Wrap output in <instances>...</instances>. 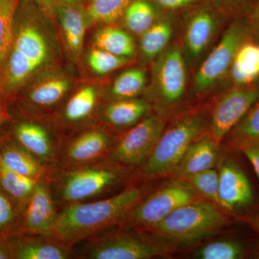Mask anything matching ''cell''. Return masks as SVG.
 <instances>
[{
	"label": "cell",
	"mask_w": 259,
	"mask_h": 259,
	"mask_svg": "<svg viewBox=\"0 0 259 259\" xmlns=\"http://www.w3.org/2000/svg\"><path fill=\"white\" fill-rule=\"evenodd\" d=\"M228 222L226 214L215 205L194 199L175 209L151 230L172 240L191 241L212 234Z\"/></svg>",
	"instance_id": "5b68a950"
},
{
	"label": "cell",
	"mask_w": 259,
	"mask_h": 259,
	"mask_svg": "<svg viewBox=\"0 0 259 259\" xmlns=\"http://www.w3.org/2000/svg\"><path fill=\"white\" fill-rule=\"evenodd\" d=\"M158 7L168 10L186 8L197 3L199 0H151Z\"/></svg>",
	"instance_id": "74e56055"
},
{
	"label": "cell",
	"mask_w": 259,
	"mask_h": 259,
	"mask_svg": "<svg viewBox=\"0 0 259 259\" xmlns=\"http://www.w3.org/2000/svg\"><path fill=\"white\" fill-rule=\"evenodd\" d=\"M36 3L42 13L49 18L55 14V0H32Z\"/></svg>",
	"instance_id": "f35d334b"
},
{
	"label": "cell",
	"mask_w": 259,
	"mask_h": 259,
	"mask_svg": "<svg viewBox=\"0 0 259 259\" xmlns=\"http://www.w3.org/2000/svg\"><path fill=\"white\" fill-rule=\"evenodd\" d=\"M145 196L144 187H131L108 198L65 206L58 211L53 236L74 247L122 223Z\"/></svg>",
	"instance_id": "7a4b0ae2"
},
{
	"label": "cell",
	"mask_w": 259,
	"mask_h": 259,
	"mask_svg": "<svg viewBox=\"0 0 259 259\" xmlns=\"http://www.w3.org/2000/svg\"><path fill=\"white\" fill-rule=\"evenodd\" d=\"M148 105L144 100L122 99L109 104L103 112L107 125L115 129L131 128L146 115Z\"/></svg>",
	"instance_id": "44dd1931"
},
{
	"label": "cell",
	"mask_w": 259,
	"mask_h": 259,
	"mask_svg": "<svg viewBox=\"0 0 259 259\" xmlns=\"http://www.w3.org/2000/svg\"><path fill=\"white\" fill-rule=\"evenodd\" d=\"M97 93L95 88L84 87L73 95L66 103L63 117L70 124L79 123L92 115L96 107Z\"/></svg>",
	"instance_id": "f1b7e54d"
},
{
	"label": "cell",
	"mask_w": 259,
	"mask_h": 259,
	"mask_svg": "<svg viewBox=\"0 0 259 259\" xmlns=\"http://www.w3.org/2000/svg\"><path fill=\"white\" fill-rule=\"evenodd\" d=\"M217 28V18L211 10L199 9L191 15L185 30V45L191 57H198L203 53Z\"/></svg>",
	"instance_id": "ffe728a7"
},
{
	"label": "cell",
	"mask_w": 259,
	"mask_h": 259,
	"mask_svg": "<svg viewBox=\"0 0 259 259\" xmlns=\"http://www.w3.org/2000/svg\"><path fill=\"white\" fill-rule=\"evenodd\" d=\"M194 189L212 202L218 203V193L219 185V175L211 169L198 172L186 178L185 180Z\"/></svg>",
	"instance_id": "d590c367"
},
{
	"label": "cell",
	"mask_w": 259,
	"mask_h": 259,
	"mask_svg": "<svg viewBox=\"0 0 259 259\" xmlns=\"http://www.w3.org/2000/svg\"><path fill=\"white\" fill-rule=\"evenodd\" d=\"M38 181L12 171L0 161V188L22 208L25 207Z\"/></svg>",
	"instance_id": "4316f807"
},
{
	"label": "cell",
	"mask_w": 259,
	"mask_h": 259,
	"mask_svg": "<svg viewBox=\"0 0 259 259\" xmlns=\"http://www.w3.org/2000/svg\"></svg>",
	"instance_id": "f6af8a7d"
},
{
	"label": "cell",
	"mask_w": 259,
	"mask_h": 259,
	"mask_svg": "<svg viewBox=\"0 0 259 259\" xmlns=\"http://www.w3.org/2000/svg\"><path fill=\"white\" fill-rule=\"evenodd\" d=\"M218 143L209 134L194 141L184 154L172 173L185 180L198 172L211 169L218 159Z\"/></svg>",
	"instance_id": "ac0fdd59"
},
{
	"label": "cell",
	"mask_w": 259,
	"mask_h": 259,
	"mask_svg": "<svg viewBox=\"0 0 259 259\" xmlns=\"http://www.w3.org/2000/svg\"><path fill=\"white\" fill-rule=\"evenodd\" d=\"M21 206L0 188V239H9L20 229Z\"/></svg>",
	"instance_id": "836d02e7"
},
{
	"label": "cell",
	"mask_w": 259,
	"mask_h": 259,
	"mask_svg": "<svg viewBox=\"0 0 259 259\" xmlns=\"http://www.w3.org/2000/svg\"><path fill=\"white\" fill-rule=\"evenodd\" d=\"M255 25H256L257 30H258L259 32V4L257 6L255 12Z\"/></svg>",
	"instance_id": "7bdbcfd3"
},
{
	"label": "cell",
	"mask_w": 259,
	"mask_h": 259,
	"mask_svg": "<svg viewBox=\"0 0 259 259\" xmlns=\"http://www.w3.org/2000/svg\"><path fill=\"white\" fill-rule=\"evenodd\" d=\"M157 5L151 0H132L122 18L130 31L142 35L157 21Z\"/></svg>",
	"instance_id": "d4e9b609"
},
{
	"label": "cell",
	"mask_w": 259,
	"mask_h": 259,
	"mask_svg": "<svg viewBox=\"0 0 259 259\" xmlns=\"http://www.w3.org/2000/svg\"><path fill=\"white\" fill-rule=\"evenodd\" d=\"M248 160L259 180V144L249 145L239 150Z\"/></svg>",
	"instance_id": "8d00e7d4"
},
{
	"label": "cell",
	"mask_w": 259,
	"mask_h": 259,
	"mask_svg": "<svg viewBox=\"0 0 259 259\" xmlns=\"http://www.w3.org/2000/svg\"><path fill=\"white\" fill-rule=\"evenodd\" d=\"M12 139L16 141L37 159L57 169L61 142L41 124L21 121L15 124Z\"/></svg>",
	"instance_id": "9a60e30c"
},
{
	"label": "cell",
	"mask_w": 259,
	"mask_h": 259,
	"mask_svg": "<svg viewBox=\"0 0 259 259\" xmlns=\"http://www.w3.org/2000/svg\"><path fill=\"white\" fill-rule=\"evenodd\" d=\"M0 259H13V253L8 239H0Z\"/></svg>",
	"instance_id": "ab89813d"
},
{
	"label": "cell",
	"mask_w": 259,
	"mask_h": 259,
	"mask_svg": "<svg viewBox=\"0 0 259 259\" xmlns=\"http://www.w3.org/2000/svg\"><path fill=\"white\" fill-rule=\"evenodd\" d=\"M146 74L144 70L131 69L116 78L111 88L112 96L118 100L135 98L144 90Z\"/></svg>",
	"instance_id": "d6a6232c"
},
{
	"label": "cell",
	"mask_w": 259,
	"mask_h": 259,
	"mask_svg": "<svg viewBox=\"0 0 259 259\" xmlns=\"http://www.w3.org/2000/svg\"><path fill=\"white\" fill-rule=\"evenodd\" d=\"M38 9L32 0H21L17 10L13 44L0 78L4 106L50 59L47 38L35 24Z\"/></svg>",
	"instance_id": "6da1fadb"
},
{
	"label": "cell",
	"mask_w": 259,
	"mask_h": 259,
	"mask_svg": "<svg viewBox=\"0 0 259 259\" xmlns=\"http://www.w3.org/2000/svg\"><path fill=\"white\" fill-rule=\"evenodd\" d=\"M259 100V88L241 87L228 92L213 110L210 136L219 143L236 127Z\"/></svg>",
	"instance_id": "7c38bea8"
},
{
	"label": "cell",
	"mask_w": 259,
	"mask_h": 259,
	"mask_svg": "<svg viewBox=\"0 0 259 259\" xmlns=\"http://www.w3.org/2000/svg\"><path fill=\"white\" fill-rule=\"evenodd\" d=\"M164 127V120L160 116L144 117L115 140L107 161L125 168L142 166L157 144Z\"/></svg>",
	"instance_id": "9c48e42d"
},
{
	"label": "cell",
	"mask_w": 259,
	"mask_h": 259,
	"mask_svg": "<svg viewBox=\"0 0 259 259\" xmlns=\"http://www.w3.org/2000/svg\"><path fill=\"white\" fill-rule=\"evenodd\" d=\"M228 135L229 144L238 151L245 146L259 144V100Z\"/></svg>",
	"instance_id": "f546056e"
},
{
	"label": "cell",
	"mask_w": 259,
	"mask_h": 259,
	"mask_svg": "<svg viewBox=\"0 0 259 259\" xmlns=\"http://www.w3.org/2000/svg\"><path fill=\"white\" fill-rule=\"evenodd\" d=\"M97 49L107 51L120 57H131L136 52V44L128 32L115 27L100 29L94 37Z\"/></svg>",
	"instance_id": "cb8c5ba5"
},
{
	"label": "cell",
	"mask_w": 259,
	"mask_h": 259,
	"mask_svg": "<svg viewBox=\"0 0 259 259\" xmlns=\"http://www.w3.org/2000/svg\"><path fill=\"white\" fill-rule=\"evenodd\" d=\"M0 161L12 171L36 180L51 179L56 171L12 138H0Z\"/></svg>",
	"instance_id": "e0dca14e"
},
{
	"label": "cell",
	"mask_w": 259,
	"mask_h": 259,
	"mask_svg": "<svg viewBox=\"0 0 259 259\" xmlns=\"http://www.w3.org/2000/svg\"><path fill=\"white\" fill-rule=\"evenodd\" d=\"M194 189L185 180L171 181L144 198L121 223L136 229L151 230L168 214L195 199Z\"/></svg>",
	"instance_id": "8992f818"
},
{
	"label": "cell",
	"mask_w": 259,
	"mask_h": 259,
	"mask_svg": "<svg viewBox=\"0 0 259 259\" xmlns=\"http://www.w3.org/2000/svg\"><path fill=\"white\" fill-rule=\"evenodd\" d=\"M217 1L218 3H220L223 6L232 8H236V7L243 4L245 0H217Z\"/></svg>",
	"instance_id": "60d3db41"
},
{
	"label": "cell",
	"mask_w": 259,
	"mask_h": 259,
	"mask_svg": "<svg viewBox=\"0 0 259 259\" xmlns=\"http://www.w3.org/2000/svg\"><path fill=\"white\" fill-rule=\"evenodd\" d=\"M173 25L168 19L157 20L141 35V50L145 59L152 60L166 49L173 32Z\"/></svg>",
	"instance_id": "83f0119b"
},
{
	"label": "cell",
	"mask_w": 259,
	"mask_h": 259,
	"mask_svg": "<svg viewBox=\"0 0 259 259\" xmlns=\"http://www.w3.org/2000/svg\"><path fill=\"white\" fill-rule=\"evenodd\" d=\"M126 58L120 57L101 49H95L90 51L88 63L90 68L96 74L104 75L122 67L127 64Z\"/></svg>",
	"instance_id": "e575fe53"
},
{
	"label": "cell",
	"mask_w": 259,
	"mask_h": 259,
	"mask_svg": "<svg viewBox=\"0 0 259 259\" xmlns=\"http://www.w3.org/2000/svg\"><path fill=\"white\" fill-rule=\"evenodd\" d=\"M153 78L154 90L160 101L166 105L180 101L187 85L185 63L180 48L173 46L158 56Z\"/></svg>",
	"instance_id": "4fadbf2b"
},
{
	"label": "cell",
	"mask_w": 259,
	"mask_h": 259,
	"mask_svg": "<svg viewBox=\"0 0 259 259\" xmlns=\"http://www.w3.org/2000/svg\"><path fill=\"white\" fill-rule=\"evenodd\" d=\"M252 253L249 242L230 238L212 242L199 248L194 258L199 259H241Z\"/></svg>",
	"instance_id": "484cf974"
},
{
	"label": "cell",
	"mask_w": 259,
	"mask_h": 259,
	"mask_svg": "<svg viewBox=\"0 0 259 259\" xmlns=\"http://www.w3.org/2000/svg\"><path fill=\"white\" fill-rule=\"evenodd\" d=\"M74 247V257L87 259H146L166 255L168 250L126 233L97 234ZM78 244V243H77Z\"/></svg>",
	"instance_id": "ba28073f"
},
{
	"label": "cell",
	"mask_w": 259,
	"mask_h": 259,
	"mask_svg": "<svg viewBox=\"0 0 259 259\" xmlns=\"http://www.w3.org/2000/svg\"><path fill=\"white\" fill-rule=\"evenodd\" d=\"M71 82L63 76H50L37 81L28 90L26 101L37 107H51L63 100Z\"/></svg>",
	"instance_id": "603a6c76"
},
{
	"label": "cell",
	"mask_w": 259,
	"mask_h": 259,
	"mask_svg": "<svg viewBox=\"0 0 259 259\" xmlns=\"http://www.w3.org/2000/svg\"><path fill=\"white\" fill-rule=\"evenodd\" d=\"M20 1L0 0V78L13 44L15 15Z\"/></svg>",
	"instance_id": "4dcf8cb0"
},
{
	"label": "cell",
	"mask_w": 259,
	"mask_h": 259,
	"mask_svg": "<svg viewBox=\"0 0 259 259\" xmlns=\"http://www.w3.org/2000/svg\"><path fill=\"white\" fill-rule=\"evenodd\" d=\"M124 168L105 160L84 166L56 169L51 180L56 204L62 208L98 199L122 180Z\"/></svg>",
	"instance_id": "3957f363"
},
{
	"label": "cell",
	"mask_w": 259,
	"mask_h": 259,
	"mask_svg": "<svg viewBox=\"0 0 259 259\" xmlns=\"http://www.w3.org/2000/svg\"><path fill=\"white\" fill-rule=\"evenodd\" d=\"M81 1V0H55L56 3H78V2Z\"/></svg>",
	"instance_id": "ee69618b"
},
{
	"label": "cell",
	"mask_w": 259,
	"mask_h": 259,
	"mask_svg": "<svg viewBox=\"0 0 259 259\" xmlns=\"http://www.w3.org/2000/svg\"><path fill=\"white\" fill-rule=\"evenodd\" d=\"M230 71L237 88L250 86L259 77V44L245 40L237 51Z\"/></svg>",
	"instance_id": "7402d4cb"
},
{
	"label": "cell",
	"mask_w": 259,
	"mask_h": 259,
	"mask_svg": "<svg viewBox=\"0 0 259 259\" xmlns=\"http://www.w3.org/2000/svg\"><path fill=\"white\" fill-rule=\"evenodd\" d=\"M218 204L228 212L245 218L250 224L259 218V200L254 184L241 163L228 158L221 165Z\"/></svg>",
	"instance_id": "52a82bcc"
},
{
	"label": "cell",
	"mask_w": 259,
	"mask_h": 259,
	"mask_svg": "<svg viewBox=\"0 0 259 259\" xmlns=\"http://www.w3.org/2000/svg\"><path fill=\"white\" fill-rule=\"evenodd\" d=\"M10 115L7 112L6 108L4 105L0 104V127L3 125L8 120H9Z\"/></svg>",
	"instance_id": "b9f144b4"
},
{
	"label": "cell",
	"mask_w": 259,
	"mask_h": 259,
	"mask_svg": "<svg viewBox=\"0 0 259 259\" xmlns=\"http://www.w3.org/2000/svg\"><path fill=\"white\" fill-rule=\"evenodd\" d=\"M51 179H42L35 189L21 213L18 233L53 236L58 211L51 187Z\"/></svg>",
	"instance_id": "5bb4252c"
},
{
	"label": "cell",
	"mask_w": 259,
	"mask_h": 259,
	"mask_svg": "<svg viewBox=\"0 0 259 259\" xmlns=\"http://www.w3.org/2000/svg\"><path fill=\"white\" fill-rule=\"evenodd\" d=\"M132 0H90L86 17L95 23L111 24L122 18Z\"/></svg>",
	"instance_id": "1f68e13d"
},
{
	"label": "cell",
	"mask_w": 259,
	"mask_h": 259,
	"mask_svg": "<svg viewBox=\"0 0 259 259\" xmlns=\"http://www.w3.org/2000/svg\"><path fill=\"white\" fill-rule=\"evenodd\" d=\"M8 241L13 259H68L74 256V247L54 236L16 233Z\"/></svg>",
	"instance_id": "2e32d148"
},
{
	"label": "cell",
	"mask_w": 259,
	"mask_h": 259,
	"mask_svg": "<svg viewBox=\"0 0 259 259\" xmlns=\"http://www.w3.org/2000/svg\"><path fill=\"white\" fill-rule=\"evenodd\" d=\"M248 30L240 22L232 24L219 44L209 54L194 76V88L201 93L214 88L231 70L233 59L242 44L247 40Z\"/></svg>",
	"instance_id": "30bf717a"
},
{
	"label": "cell",
	"mask_w": 259,
	"mask_h": 259,
	"mask_svg": "<svg viewBox=\"0 0 259 259\" xmlns=\"http://www.w3.org/2000/svg\"><path fill=\"white\" fill-rule=\"evenodd\" d=\"M204 127L203 116L194 113L182 117L163 131L149 157L141 166L144 176L155 177L172 173Z\"/></svg>",
	"instance_id": "277c9868"
},
{
	"label": "cell",
	"mask_w": 259,
	"mask_h": 259,
	"mask_svg": "<svg viewBox=\"0 0 259 259\" xmlns=\"http://www.w3.org/2000/svg\"><path fill=\"white\" fill-rule=\"evenodd\" d=\"M76 3H56L55 5L65 44L74 58L81 54L86 32V13Z\"/></svg>",
	"instance_id": "d6986e66"
},
{
	"label": "cell",
	"mask_w": 259,
	"mask_h": 259,
	"mask_svg": "<svg viewBox=\"0 0 259 259\" xmlns=\"http://www.w3.org/2000/svg\"><path fill=\"white\" fill-rule=\"evenodd\" d=\"M115 140L105 130L90 128L61 142L57 169L92 164L107 159Z\"/></svg>",
	"instance_id": "8fae6325"
}]
</instances>
